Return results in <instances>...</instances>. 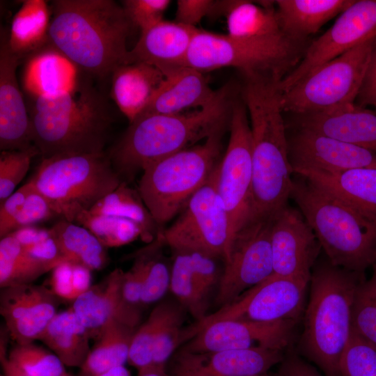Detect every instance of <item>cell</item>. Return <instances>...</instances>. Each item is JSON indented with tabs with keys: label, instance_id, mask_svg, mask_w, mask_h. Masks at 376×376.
<instances>
[{
	"label": "cell",
	"instance_id": "46",
	"mask_svg": "<svg viewBox=\"0 0 376 376\" xmlns=\"http://www.w3.org/2000/svg\"><path fill=\"white\" fill-rule=\"evenodd\" d=\"M171 271L159 257L149 253L141 303L151 304L160 299L170 286Z\"/></svg>",
	"mask_w": 376,
	"mask_h": 376
},
{
	"label": "cell",
	"instance_id": "23",
	"mask_svg": "<svg viewBox=\"0 0 376 376\" xmlns=\"http://www.w3.org/2000/svg\"><path fill=\"white\" fill-rule=\"evenodd\" d=\"M295 127L376 152V112L355 103L297 115Z\"/></svg>",
	"mask_w": 376,
	"mask_h": 376
},
{
	"label": "cell",
	"instance_id": "36",
	"mask_svg": "<svg viewBox=\"0 0 376 376\" xmlns=\"http://www.w3.org/2000/svg\"><path fill=\"white\" fill-rule=\"evenodd\" d=\"M49 269L32 259L10 233L0 241L1 288L31 283Z\"/></svg>",
	"mask_w": 376,
	"mask_h": 376
},
{
	"label": "cell",
	"instance_id": "9",
	"mask_svg": "<svg viewBox=\"0 0 376 376\" xmlns=\"http://www.w3.org/2000/svg\"><path fill=\"white\" fill-rule=\"evenodd\" d=\"M376 37L357 45L308 74L280 93L283 112L304 115L355 102L370 61Z\"/></svg>",
	"mask_w": 376,
	"mask_h": 376
},
{
	"label": "cell",
	"instance_id": "37",
	"mask_svg": "<svg viewBox=\"0 0 376 376\" xmlns=\"http://www.w3.org/2000/svg\"><path fill=\"white\" fill-rule=\"evenodd\" d=\"M169 288L180 304L197 321L206 317L207 296L195 281L188 252H177L171 270Z\"/></svg>",
	"mask_w": 376,
	"mask_h": 376
},
{
	"label": "cell",
	"instance_id": "64",
	"mask_svg": "<svg viewBox=\"0 0 376 376\" xmlns=\"http://www.w3.org/2000/svg\"></svg>",
	"mask_w": 376,
	"mask_h": 376
},
{
	"label": "cell",
	"instance_id": "21",
	"mask_svg": "<svg viewBox=\"0 0 376 376\" xmlns=\"http://www.w3.org/2000/svg\"><path fill=\"white\" fill-rule=\"evenodd\" d=\"M8 31L0 36V150H14L33 145L29 113L20 91L17 69L22 59L8 43Z\"/></svg>",
	"mask_w": 376,
	"mask_h": 376
},
{
	"label": "cell",
	"instance_id": "44",
	"mask_svg": "<svg viewBox=\"0 0 376 376\" xmlns=\"http://www.w3.org/2000/svg\"><path fill=\"white\" fill-rule=\"evenodd\" d=\"M341 376H376V348L352 331L340 361Z\"/></svg>",
	"mask_w": 376,
	"mask_h": 376
},
{
	"label": "cell",
	"instance_id": "60",
	"mask_svg": "<svg viewBox=\"0 0 376 376\" xmlns=\"http://www.w3.org/2000/svg\"><path fill=\"white\" fill-rule=\"evenodd\" d=\"M256 376H276V373H274L269 372V373H265V374L256 375Z\"/></svg>",
	"mask_w": 376,
	"mask_h": 376
},
{
	"label": "cell",
	"instance_id": "17",
	"mask_svg": "<svg viewBox=\"0 0 376 376\" xmlns=\"http://www.w3.org/2000/svg\"><path fill=\"white\" fill-rule=\"evenodd\" d=\"M270 241L273 274L310 282L322 248L299 209L287 205L275 214Z\"/></svg>",
	"mask_w": 376,
	"mask_h": 376
},
{
	"label": "cell",
	"instance_id": "8",
	"mask_svg": "<svg viewBox=\"0 0 376 376\" xmlns=\"http://www.w3.org/2000/svg\"><path fill=\"white\" fill-rule=\"evenodd\" d=\"M223 132L143 169L138 191L157 226L174 217L208 180L219 164Z\"/></svg>",
	"mask_w": 376,
	"mask_h": 376
},
{
	"label": "cell",
	"instance_id": "34",
	"mask_svg": "<svg viewBox=\"0 0 376 376\" xmlns=\"http://www.w3.org/2000/svg\"><path fill=\"white\" fill-rule=\"evenodd\" d=\"M136 328L111 321L98 332V340L81 367L82 376H97L128 361Z\"/></svg>",
	"mask_w": 376,
	"mask_h": 376
},
{
	"label": "cell",
	"instance_id": "56",
	"mask_svg": "<svg viewBox=\"0 0 376 376\" xmlns=\"http://www.w3.org/2000/svg\"><path fill=\"white\" fill-rule=\"evenodd\" d=\"M72 285L77 298L92 286L91 270L84 266L72 264Z\"/></svg>",
	"mask_w": 376,
	"mask_h": 376
},
{
	"label": "cell",
	"instance_id": "61",
	"mask_svg": "<svg viewBox=\"0 0 376 376\" xmlns=\"http://www.w3.org/2000/svg\"><path fill=\"white\" fill-rule=\"evenodd\" d=\"M372 267H373V269H376V262H375V263L373 265V266Z\"/></svg>",
	"mask_w": 376,
	"mask_h": 376
},
{
	"label": "cell",
	"instance_id": "18",
	"mask_svg": "<svg viewBox=\"0 0 376 376\" xmlns=\"http://www.w3.org/2000/svg\"><path fill=\"white\" fill-rule=\"evenodd\" d=\"M288 136V157L294 175L303 171L342 172L376 168V152L307 129L294 127Z\"/></svg>",
	"mask_w": 376,
	"mask_h": 376
},
{
	"label": "cell",
	"instance_id": "14",
	"mask_svg": "<svg viewBox=\"0 0 376 376\" xmlns=\"http://www.w3.org/2000/svg\"><path fill=\"white\" fill-rule=\"evenodd\" d=\"M272 218L250 220L235 235L225 260L215 298L225 306L273 274Z\"/></svg>",
	"mask_w": 376,
	"mask_h": 376
},
{
	"label": "cell",
	"instance_id": "13",
	"mask_svg": "<svg viewBox=\"0 0 376 376\" xmlns=\"http://www.w3.org/2000/svg\"><path fill=\"white\" fill-rule=\"evenodd\" d=\"M226 151L217 166V190L228 212L233 240L250 219L251 212V133L246 106L235 99Z\"/></svg>",
	"mask_w": 376,
	"mask_h": 376
},
{
	"label": "cell",
	"instance_id": "5",
	"mask_svg": "<svg viewBox=\"0 0 376 376\" xmlns=\"http://www.w3.org/2000/svg\"><path fill=\"white\" fill-rule=\"evenodd\" d=\"M31 97L33 143L42 159L104 152L113 121L107 97L90 84Z\"/></svg>",
	"mask_w": 376,
	"mask_h": 376
},
{
	"label": "cell",
	"instance_id": "50",
	"mask_svg": "<svg viewBox=\"0 0 376 376\" xmlns=\"http://www.w3.org/2000/svg\"><path fill=\"white\" fill-rule=\"evenodd\" d=\"M148 255V251L141 253L130 269L124 272L123 295L125 300L132 306H136L141 303Z\"/></svg>",
	"mask_w": 376,
	"mask_h": 376
},
{
	"label": "cell",
	"instance_id": "15",
	"mask_svg": "<svg viewBox=\"0 0 376 376\" xmlns=\"http://www.w3.org/2000/svg\"><path fill=\"white\" fill-rule=\"evenodd\" d=\"M376 37V0H354L324 34L306 49L303 59L278 83L284 93L315 69Z\"/></svg>",
	"mask_w": 376,
	"mask_h": 376
},
{
	"label": "cell",
	"instance_id": "41",
	"mask_svg": "<svg viewBox=\"0 0 376 376\" xmlns=\"http://www.w3.org/2000/svg\"><path fill=\"white\" fill-rule=\"evenodd\" d=\"M359 285L352 309V331L376 348V269Z\"/></svg>",
	"mask_w": 376,
	"mask_h": 376
},
{
	"label": "cell",
	"instance_id": "38",
	"mask_svg": "<svg viewBox=\"0 0 376 376\" xmlns=\"http://www.w3.org/2000/svg\"><path fill=\"white\" fill-rule=\"evenodd\" d=\"M75 223L90 230L107 248L127 244L142 234L139 226L131 220L88 211L79 214Z\"/></svg>",
	"mask_w": 376,
	"mask_h": 376
},
{
	"label": "cell",
	"instance_id": "28",
	"mask_svg": "<svg viewBox=\"0 0 376 376\" xmlns=\"http://www.w3.org/2000/svg\"><path fill=\"white\" fill-rule=\"evenodd\" d=\"M354 0H277V17L285 35L300 43L340 14Z\"/></svg>",
	"mask_w": 376,
	"mask_h": 376
},
{
	"label": "cell",
	"instance_id": "10",
	"mask_svg": "<svg viewBox=\"0 0 376 376\" xmlns=\"http://www.w3.org/2000/svg\"><path fill=\"white\" fill-rule=\"evenodd\" d=\"M299 45L290 40H242L198 29L185 66L203 73L232 67L244 77L270 75L281 79L289 67L294 65Z\"/></svg>",
	"mask_w": 376,
	"mask_h": 376
},
{
	"label": "cell",
	"instance_id": "43",
	"mask_svg": "<svg viewBox=\"0 0 376 376\" xmlns=\"http://www.w3.org/2000/svg\"><path fill=\"white\" fill-rule=\"evenodd\" d=\"M40 155L35 145L14 150H3L0 153V203L14 191L26 175L32 159Z\"/></svg>",
	"mask_w": 376,
	"mask_h": 376
},
{
	"label": "cell",
	"instance_id": "63",
	"mask_svg": "<svg viewBox=\"0 0 376 376\" xmlns=\"http://www.w3.org/2000/svg\"><path fill=\"white\" fill-rule=\"evenodd\" d=\"M68 376H70V375H68Z\"/></svg>",
	"mask_w": 376,
	"mask_h": 376
},
{
	"label": "cell",
	"instance_id": "49",
	"mask_svg": "<svg viewBox=\"0 0 376 376\" xmlns=\"http://www.w3.org/2000/svg\"><path fill=\"white\" fill-rule=\"evenodd\" d=\"M31 189L32 185L29 181L0 203L1 238L14 231L15 221Z\"/></svg>",
	"mask_w": 376,
	"mask_h": 376
},
{
	"label": "cell",
	"instance_id": "16",
	"mask_svg": "<svg viewBox=\"0 0 376 376\" xmlns=\"http://www.w3.org/2000/svg\"><path fill=\"white\" fill-rule=\"evenodd\" d=\"M297 322L226 320L210 324L180 348L194 352L265 348H290Z\"/></svg>",
	"mask_w": 376,
	"mask_h": 376
},
{
	"label": "cell",
	"instance_id": "19",
	"mask_svg": "<svg viewBox=\"0 0 376 376\" xmlns=\"http://www.w3.org/2000/svg\"><path fill=\"white\" fill-rule=\"evenodd\" d=\"M285 352L265 348L194 352L180 348L166 370L169 376H256L279 365Z\"/></svg>",
	"mask_w": 376,
	"mask_h": 376
},
{
	"label": "cell",
	"instance_id": "22",
	"mask_svg": "<svg viewBox=\"0 0 376 376\" xmlns=\"http://www.w3.org/2000/svg\"><path fill=\"white\" fill-rule=\"evenodd\" d=\"M123 270L114 269L73 301L72 311L91 335L97 334L105 324L113 320L136 328L140 312L123 297Z\"/></svg>",
	"mask_w": 376,
	"mask_h": 376
},
{
	"label": "cell",
	"instance_id": "4",
	"mask_svg": "<svg viewBox=\"0 0 376 376\" xmlns=\"http://www.w3.org/2000/svg\"><path fill=\"white\" fill-rule=\"evenodd\" d=\"M364 273L317 260L297 352L324 376H341L340 361L352 332V309Z\"/></svg>",
	"mask_w": 376,
	"mask_h": 376
},
{
	"label": "cell",
	"instance_id": "6",
	"mask_svg": "<svg viewBox=\"0 0 376 376\" xmlns=\"http://www.w3.org/2000/svg\"><path fill=\"white\" fill-rule=\"evenodd\" d=\"M292 178L290 198L311 226L334 265L364 273L376 262V215L308 179Z\"/></svg>",
	"mask_w": 376,
	"mask_h": 376
},
{
	"label": "cell",
	"instance_id": "2",
	"mask_svg": "<svg viewBox=\"0 0 376 376\" xmlns=\"http://www.w3.org/2000/svg\"><path fill=\"white\" fill-rule=\"evenodd\" d=\"M49 43L80 72L104 81L127 64V39L134 27L112 0H54Z\"/></svg>",
	"mask_w": 376,
	"mask_h": 376
},
{
	"label": "cell",
	"instance_id": "30",
	"mask_svg": "<svg viewBox=\"0 0 376 376\" xmlns=\"http://www.w3.org/2000/svg\"><path fill=\"white\" fill-rule=\"evenodd\" d=\"M296 175L376 215V168H359L336 173L307 171Z\"/></svg>",
	"mask_w": 376,
	"mask_h": 376
},
{
	"label": "cell",
	"instance_id": "29",
	"mask_svg": "<svg viewBox=\"0 0 376 376\" xmlns=\"http://www.w3.org/2000/svg\"><path fill=\"white\" fill-rule=\"evenodd\" d=\"M26 58L23 84L30 97L53 95L75 87L70 86L74 65L49 43Z\"/></svg>",
	"mask_w": 376,
	"mask_h": 376
},
{
	"label": "cell",
	"instance_id": "35",
	"mask_svg": "<svg viewBox=\"0 0 376 376\" xmlns=\"http://www.w3.org/2000/svg\"><path fill=\"white\" fill-rule=\"evenodd\" d=\"M88 212L95 214L111 215L136 223L141 230V238L149 241L157 225L143 203L138 191L126 182L97 201Z\"/></svg>",
	"mask_w": 376,
	"mask_h": 376
},
{
	"label": "cell",
	"instance_id": "1",
	"mask_svg": "<svg viewBox=\"0 0 376 376\" xmlns=\"http://www.w3.org/2000/svg\"><path fill=\"white\" fill-rule=\"evenodd\" d=\"M241 89L251 133L252 187L250 219H269L288 205L292 169L287 129L274 75L244 77Z\"/></svg>",
	"mask_w": 376,
	"mask_h": 376
},
{
	"label": "cell",
	"instance_id": "59",
	"mask_svg": "<svg viewBox=\"0 0 376 376\" xmlns=\"http://www.w3.org/2000/svg\"><path fill=\"white\" fill-rule=\"evenodd\" d=\"M97 376H130V373L124 366H121L113 368Z\"/></svg>",
	"mask_w": 376,
	"mask_h": 376
},
{
	"label": "cell",
	"instance_id": "39",
	"mask_svg": "<svg viewBox=\"0 0 376 376\" xmlns=\"http://www.w3.org/2000/svg\"><path fill=\"white\" fill-rule=\"evenodd\" d=\"M171 304L167 301L155 306L134 334L128 362L138 370L152 365L155 343Z\"/></svg>",
	"mask_w": 376,
	"mask_h": 376
},
{
	"label": "cell",
	"instance_id": "32",
	"mask_svg": "<svg viewBox=\"0 0 376 376\" xmlns=\"http://www.w3.org/2000/svg\"><path fill=\"white\" fill-rule=\"evenodd\" d=\"M51 8L44 0H25L15 14L8 43L22 60L49 43Z\"/></svg>",
	"mask_w": 376,
	"mask_h": 376
},
{
	"label": "cell",
	"instance_id": "40",
	"mask_svg": "<svg viewBox=\"0 0 376 376\" xmlns=\"http://www.w3.org/2000/svg\"><path fill=\"white\" fill-rule=\"evenodd\" d=\"M8 359L29 376H60L64 365L53 353L33 343L17 345Z\"/></svg>",
	"mask_w": 376,
	"mask_h": 376
},
{
	"label": "cell",
	"instance_id": "25",
	"mask_svg": "<svg viewBox=\"0 0 376 376\" xmlns=\"http://www.w3.org/2000/svg\"><path fill=\"white\" fill-rule=\"evenodd\" d=\"M164 74V81L141 115L176 114L189 108L200 109L217 93L204 73L194 68L181 66Z\"/></svg>",
	"mask_w": 376,
	"mask_h": 376
},
{
	"label": "cell",
	"instance_id": "31",
	"mask_svg": "<svg viewBox=\"0 0 376 376\" xmlns=\"http://www.w3.org/2000/svg\"><path fill=\"white\" fill-rule=\"evenodd\" d=\"M89 330L72 308L57 313L39 339L69 367H81L91 352Z\"/></svg>",
	"mask_w": 376,
	"mask_h": 376
},
{
	"label": "cell",
	"instance_id": "58",
	"mask_svg": "<svg viewBox=\"0 0 376 376\" xmlns=\"http://www.w3.org/2000/svg\"><path fill=\"white\" fill-rule=\"evenodd\" d=\"M138 376H169L166 366L152 365L139 370Z\"/></svg>",
	"mask_w": 376,
	"mask_h": 376
},
{
	"label": "cell",
	"instance_id": "12",
	"mask_svg": "<svg viewBox=\"0 0 376 376\" xmlns=\"http://www.w3.org/2000/svg\"><path fill=\"white\" fill-rule=\"evenodd\" d=\"M308 284L302 279L272 274L233 302L186 327L187 339L210 324L220 320L298 322L305 310Z\"/></svg>",
	"mask_w": 376,
	"mask_h": 376
},
{
	"label": "cell",
	"instance_id": "53",
	"mask_svg": "<svg viewBox=\"0 0 376 376\" xmlns=\"http://www.w3.org/2000/svg\"><path fill=\"white\" fill-rule=\"evenodd\" d=\"M52 271V290L58 298L74 301L77 297L72 285V264L63 262Z\"/></svg>",
	"mask_w": 376,
	"mask_h": 376
},
{
	"label": "cell",
	"instance_id": "48",
	"mask_svg": "<svg viewBox=\"0 0 376 376\" xmlns=\"http://www.w3.org/2000/svg\"><path fill=\"white\" fill-rule=\"evenodd\" d=\"M193 275L201 290L207 297L220 281L217 258L201 252H188Z\"/></svg>",
	"mask_w": 376,
	"mask_h": 376
},
{
	"label": "cell",
	"instance_id": "20",
	"mask_svg": "<svg viewBox=\"0 0 376 376\" xmlns=\"http://www.w3.org/2000/svg\"><path fill=\"white\" fill-rule=\"evenodd\" d=\"M58 298L44 285L27 283L1 288L0 313L17 345L39 339L57 313Z\"/></svg>",
	"mask_w": 376,
	"mask_h": 376
},
{
	"label": "cell",
	"instance_id": "7",
	"mask_svg": "<svg viewBox=\"0 0 376 376\" xmlns=\"http://www.w3.org/2000/svg\"><path fill=\"white\" fill-rule=\"evenodd\" d=\"M29 182L56 216L74 222L123 182L108 154H75L42 159Z\"/></svg>",
	"mask_w": 376,
	"mask_h": 376
},
{
	"label": "cell",
	"instance_id": "42",
	"mask_svg": "<svg viewBox=\"0 0 376 376\" xmlns=\"http://www.w3.org/2000/svg\"><path fill=\"white\" fill-rule=\"evenodd\" d=\"M185 309L180 304L171 302L155 343L152 365L166 366L178 347L185 343Z\"/></svg>",
	"mask_w": 376,
	"mask_h": 376
},
{
	"label": "cell",
	"instance_id": "3",
	"mask_svg": "<svg viewBox=\"0 0 376 376\" xmlns=\"http://www.w3.org/2000/svg\"><path fill=\"white\" fill-rule=\"evenodd\" d=\"M234 100L231 86H226L191 112L139 116L108 153L115 171L124 182L148 164L224 130Z\"/></svg>",
	"mask_w": 376,
	"mask_h": 376
},
{
	"label": "cell",
	"instance_id": "26",
	"mask_svg": "<svg viewBox=\"0 0 376 376\" xmlns=\"http://www.w3.org/2000/svg\"><path fill=\"white\" fill-rule=\"evenodd\" d=\"M260 2L258 5L246 0L216 1L214 17L224 16L228 35L235 38L255 41L290 40L281 29L274 1Z\"/></svg>",
	"mask_w": 376,
	"mask_h": 376
},
{
	"label": "cell",
	"instance_id": "62",
	"mask_svg": "<svg viewBox=\"0 0 376 376\" xmlns=\"http://www.w3.org/2000/svg\"><path fill=\"white\" fill-rule=\"evenodd\" d=\"M375 108V112H376V104L374 105Z\"/></svg>",
	"mask_w": 376,
	"mask_h": 376
},
{
	"label": "cell",
	"instance_id": "33",
	"mask_svg": "<svg viewBox=\"0 0 376 376\" xmlns=\"http://www.w3.org/2000/svg\"><path fill=\"white\" fill-rule=\"evenodd\" d=\"M49 229L66 262L91 271L100 270L108 263L107 247L85 227L62 219Z\"/></svg>",
	"mask_w": 376,
	"mask_h": 376
},
{
	"label": "cell",
	"instance_id": "54",
	"mask_svg": "<svg viewBox=\"0 0 376 376\" xmlns=\"http://www.w3.org/2000/svg\"><path fill=\"white\" fill-rule=\"evenodd\" d=\"M356 101L357 105L365 108L376 104V44L372 51L365 78Z\"/></svg>",
	"mask_w": 376,
	"mask_h": 376
},
{
	"label": "cell",
	"instance_id": "11",
	"mask_svg": "<svg viewBox=\"0 0 376 376\" xmlns=\"http://www.w3.org/2000/svg\"><path fill=\"white\" fill-rule=\"evenodd\" d=\"M217 166L208 180L190 198L177 220L159 231V244H166L176 252H201L226 258L233 234L228 212L217 190Z\"/></svg>",
	"mask_w": 376,
	"mask_h": 376
},
{
	"label": "cell",
	"instance_id": "55",
	"mask_svg": "<svg viewBox=\"0 0 376 376\" xmlns=\"http://www.w3.org/2000/svg\"><path fill=\"white\" fill-rule=\"evenodd\" d=\"M24 249L29 248L49 235V230L37 228L33 226L20 228L11 233Z\"/></svg>",
	"mask_w": 376,
	"mask_h": 376
},
{
	"label": "cell",
	"instance_id": "24",
	"mask_svg": "<svg viewBox=\"0 0 376 376\" xmlns=\"http://www.w3.org/2000/svg\"><path fill=\"white\" fill-rule=\"evenodd\" d=\"M198 29L178 22L162 20L141 31L132 49L129 50L127 63H145L163 73L181 66Z\"/></svg>",
	"mask_w": 376,
	"mask_h": 376
},
{
	"label": "cell",
	"instance_id": "51",
	"mask_svg": "<svg viewBox=\"0 0 376 376\" xmlns=\"http://www.w3.org/2000/svg\"><path fill=\"white\" fill-rule=\"evenodd\" d=\"M175 22L185 26L196 27L205 17L214 16L216 1L178 0Z\"/></svg>",
	"mask_w": 376,
	"mask_h": 376
},
{
	"label": "cell",
	"instance_id": "52",
	"mask_svg": "<svg viewBox=\"0 0 376 376\" xmlns=\"http://www.w3.org/2000/svg\"><path fill=\"white\" fill-rule=\"evenodd\" d=\"M276 376H324L316 367L289 348L279 365Z\"/></svg>",
	"mask_w": 376,
	"mask_h": 376
},
{
	"label": "cell",
	"instance_id": "27",
	"mask_svg": "<svg viewBox=\"0 0 376 376\" xmlns=\"http://www.w3.org/2000/svg\"><path fill=\"white\" fill-rule=\"evenodd\" d=\"M164 77L160 70L145 63L124 64L113 70L110 95L130 123L141 114Z\"/></svg>",
	"mask_w": 376,
	"mask_h": 376
},
{
	"label": "cell",
	"instance_id": "47",
	"mask_svg": "<svg viewBox=\"0 0 376 376\" xmlns=\"http://www.w3.org/2000/svg\"><path fill=\"white\" fill-rule=\"evenodd\" d=\"M32 185V184H31ZM56 216L48 201L32 185L23 207L15 221L14 231Z\"/></svg>",
	"mask_w": 376,
	"mask_h": 376
},
{
	"label": "cell",
	"instance_id": "45",
	"mask_svg": "<svg viewBox=\"0 0 376 376\" xmlns=\"http://www.w3.org/2000/svg\"><path fill=\"white\" fill-rule=\"evenodd\" d=\"M122 2L129 21L141 31L164 20V14L171 3L169 0H125Z\"/></svg>",
	"mask_w": 376,
	"mask_h": 376
},
{
	"label": "cell",
	"instance_id": "57",
	"mask_svg": "<svg viewBox=\"0 0 376 376\" xmlns=\"http://www.w3.org/2000/svg\"><path fill=\"white\" fill-rule=\"evenodd\" d=\"M1 361L3 370L1 376H29L11 363L7 357L1 359Z\"/></svg>",
	"mask_w": 376,
	"mask_h": 376
}]
</instances>
